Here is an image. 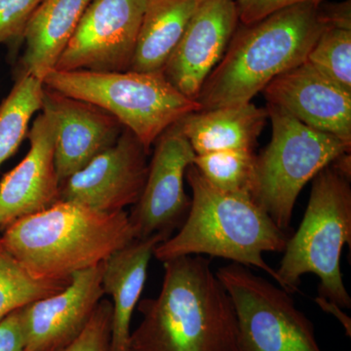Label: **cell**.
Returning a JSON list of instances; mask_svg holds the SVG:
<instances>
[{"label":"cell","mask_w":351,"mask_h":351,"mask_svg":"<svg viewBox=\"0 0 351 351\" xmlns=\"http://www.w3.org/2000/svg\"><path fill=\"white\" fill-rule=\"evenodd\" d=\"M43 108L52 114L56 124L55 162L61 186L112 147L125 129L103 108L45 86Z\"/></svg>","instance_id":"cell-16"},{"label":"cell","mask_w":351,"mask_h":351,"mask_svg":"<svg viewBox=\"0 0 351 351\" xmlns=\"http://www.w3.org/2000/svg\"><path fill=\"white\" fill-rule=\"evenodd\" d=\"M149 154L135 135L124 129L112 147L62 184L60 201L100 213L125 211L142 195Z\"/></svg>","instance_id":"cell-11"},{"label":"cell","mask_w":351,"mask_h":351,"mask_svg":"<svg viewBox=\"0 0 351 351\" xmlns=\"http://www.w3.org/2000/svg\"><path fill=\"white\" fill-rule=\"evenodd\" d=\"M269 113L252 103L200 110L179 122L195 154L244 149L254 151Z\"/></svg>","instance_id":"cell-19"},{"label":"cell","mask_w":351,"mask_h":351,"mask_svg":"<svg viewBox=\"0 0 351 351\" xmlns=\"http://www.w3.org/2000/svg\"><path fill=\"white\" fill-rule=\"evenodd\" d=\"M201 0H147L130 71H163Z\"/></svg>","instance_id":"cell-20"},{"label":"cell","mask_w":351,"mask_h":351,"mask_svg":"<svg viewBox=\"0 0 351 351\" xmlns=\"http://www.w3.org/2000/svg\"><path fill=\"white\" fill-rule=\"evenodd\" d=\"M272 137L256 158L252 199L280 230L289 233L295 201L304 186L343 154L351 144L315 130L267 105Z\"/></svg>","instance_id":"cell-7"},{"label":"cell","mask_w":351,"mask_h":351,"mask_svg":"<svg viewBox=\"0 0 351 351\" xmlns=\"http://www.w3.org/2000/svg\"><path fill=\"white\" fill-rule=\"evenodd\" d=\"M29 151L0 182V228L43 212L60 201L61 184L55 162L56 124L41 110L29 133Z\"/></svg>","instance_id":"cell-14"},{"label":"cell","mask_w":351,"mask_h":351,"mask_svg":"<svg viewBox=\"0 0 351 351\" xmlns=\"http://www.w3.org/2000/svg\"><path fill=\"white\" fill-rule=\"evenodd\" d=\"M154 145L144 189L129 214L136 239L156 234L169 239L176 228H181L191 209L184 177L196 154L179 122L164 131Z\"/></svg>","instance_id":"cell-10"},{"label":"cell","mask_w":351,"mask_h":351,"mask_svg":"<svg viewBox=\"0 0 351 351\" xmlns=\"http://www.w3.org/2000/svg\"><path fill=\"white\" fill-rule=\"evenodd\" d=\"M314 301H315L316 304L319 306L320 308L322 309L324 313L332 314V316H335V317L339 321L341 326L345 329L346 336L350 338L351 318L350 316H348V314L343 313V308H341L338 304L330 301V300L326 299V298L321 297V295L316 297Z\"/></svg>","instance_id":"cell-30"},{"label":"cell","mask_w":351,"mask_h":351,"mask_svg":"<svg viewBox=\"0 0 351 351\" xmlns=\"http://www.w3.org/2000/svg\"><path fill=\"white\" fill-rule=\"evenodd\" d=\"M186 175L193 191L188 217L177 234L156 247L154 257L162 263L184 256L225 258L257 267L278 283L276 270L263 260V254L283 252L289 233L251 197L215 188L193 164Z\"/></svg>","instance_id":"cell-4"},{"label":"cell","mask_w":351,"mask_h":351,"mask_svg":"<svg viewBox=\"0 0 351 351\" xmlns=\"http://www.w3.org/2000/svg\"><path fill=\"white\" fill-rule=\"evenodd\" d=\"M306 213L299 230L289 237L278 284L287 292H299L302 277L313 274L320 279L319 295L350 308L351 298L341 270L343 246L351 245L350 179L332 164L313 178Z\"/></svg>","instance_id":"cell-5"},{"label":"cell","mask_w":351,"mask_h":351,"mask_svg":"<svg viewBox=\"0 0 351 351\" xmlns=\"http://www.w3.org/2000/svg\"><path fill=\"white\" fill-rule=\"evenodd\" d=\"M163 263L160 292L138 302L142 320L127 351H239L234 307L211 260L184 256Z\"/></svg>","instance_id":"cell-1"},{"label":"cell","mask_w":351,"mask_h":351,"mask_svg":"<svg viewBox=\"0 0 351 351\" xmlns=\"http://www.w3.org/2000/svg\"><path fill=\"white\" fill-rule=\"evenodd\" d=\"M43 0H0V44L22 38L32 14Z\"/></svg>","instance_id":"cell-26"},{"label":"cell","mask_w":351,"mask_h":351,"mask_svg":"<svg viewBox=\"0 0 351 351\" xmlns=\"http://www.w3.org/2000/svg\"><path fill=\"white\" fill-rule=\"evenodd\" d=\"M43 91L40 80L20 75L0 105V166L17 151L32 117L43 108Z\"/></svg>","instance_id":"cell-21"},{"label":"cell","mask_w":351,"mask_h":351,"mask_svg":"<svg viewBox=\"0 0 351 351\" xmlns=\"http://www.w3.org/2000/svg\"><path fill=\"white\" fill-rule=\"evenodd\" d=\"M327 27L320 4L306 2L237 27L203 84L201 110L251 103L271 80L306 62Z\"/></svg>","instance_id":"cell-2"},{"label":"cell","mask_w":351,"mask_h":351,"mask_svg":"<svg viewBox=\"0 0 351 351\" xmlns=\"http://www.w3.org/2000/svg\"><path fill=\"white\" fill-rule=\"evenodd\" d=\"M147 0H92L57 71H130Z\"/></svg>","instance_id":"cell-9"},{"label":"cell","mask_w":351,"mask_h":351,"mask_svg":"<svg viewBox=\"0 0 351 351\" xmlns=\"http://www.w3.org/2000/svg\"><path fill=\"white\" fill-rule=\"evenodd\" d=\"M92 0H43L25 25L21 75L43 82L54 71Z\"/></svg>","instance_id":"cell-18"},{"label":"cell","mask_w":351,"mask_h":351,"mask_svg":"<svg viewBox=\"0 0 351 351\" xmlns=\"http://www.w3.org/2000/svg\"><path fill=\"white\" fill-rule=\"evenodd\" d=\"M306 61L351 93V29L327 27L311 48Z\"/></svg>","instance_id":"cell-24"},{"label":"cell","mask_w":351,"mask_h":351,"mask_svg":"<svg viewBox=\"0 0 351 351\" xmlns=\"http://www.w3.org/2000/svg\"><path fill=\"white\" fill-rule=\"evenodd\" d=\"M136 239L126 211L106 214L59 201L4 228L0 248L31 276L69 280Z\"/></svg>","instance_id":"cell-3"},{"label":"cell","mask_w":351,"mask_h":351,"mask_svg":"<svg viewBox=\"0 0 351 351\" xmlns=\"http://www.w3.org/2000/svg\"><path fill=\"white\" fill-rule=\"evenodd\" d=\"M69 281L36 278L0 248V320L21 307L63 290Z\"/></svg>","instance_id":"cell-23"},{"label":"cell","mask_w":351,"mask_h":351,"mask_svg":"<svg viewBox=\"0 0 351 351\" xmlns=\"http://www.w3.org/2000/svg\"><path fill=\"white\" fill-rule=\"evenodd\" d=\"M256 158L254 151L233 149L196 154L193 165L219 191L252 198Z\"/></svg>","instance_id":"cell-22"},{"label":"cell","mask_w":351,"mask_h":351,"mask_svg":"<svg viewBox=\"0 0 351 351\" xmlns=\"http://www.w3.org/2000/svg\"><path fill=\"white\" fill-rule=\"evenodd\" d=\"M168 239L162 234L136 239L104 263V294L112 297L110 351H127L134 311L140 302L154 250Z\"/></svg>","instance_id":"cell-17"},{"label":"cell","mask_w":351,"mask_h":351,"mask_svg":"<svg viewBox=\"0 0 351 351\" xmlns=\"http://www.w3.org/2000/svg\"><path fill=\"white\" fill-rule=\"evenodd\" d=\"M267 105L315 130L351 144V93L308 62L277 76L263 90Z\"/></svg>","instance_id":"cell-15"},{"label":"cell","mask_w":351,"mask_h":351,"mask_svg":"<svg viewBox=\"0 0 351 351\" xmlns=\"http://www.w3.org/2000/svg\"><path fill=\"white\" fill-rule=\"evenodd\" d=\"M325 0H235L239 22L242 25H250L263 20L270 14L295 5V4L311 3L321 4Z\"/></svg>","instance_id":"cell-27"},{"label":"cell","mask_w":351,"mask_h":351,"mask_svg":"<svg viewBox=\"0 0 351 351\" xmlns=\"http://www.w3.org/2000/svg\"><path fill=\"white\" fill-rule=\"evenodd\" d=\"M235 0H201L181 40L163 69L168 82L197 101L239 25Z\"/></svg>","instance_id":"cell-13"},{"label":"cell","mask_w":351,"mask_h":351,"mask_svg":"<svg viewBox=\"0 0 351 351\" xmlns=\"http://www.w3.org/2000/svg\"><path fill=\"white\" fill-rule=\"evenodd\" d=\"M21 308L0 320V351H27Z\"/></svg>","instance_id":"cell-28"},{"label":"cell","mask_w":351,"mask_h":351,"mask_svg":"<svg viewBox=\"0 0 351 351\" xmlns=\"http://www.w3.org/2000/svg\"><path fill=\"white\" fill-rule=\"evenodd\" d=\"M43 84L110 113L149 154L164 131L201 110L200 104L173 86L163 71L54 69L45 76Z\"/></svg>","instance_id":"cell-6"},{"label":"cell","mask_w":351,"mask_h":351,"mask_svg":"<svg viewBox=\"0 0 351 351\" xmlns=\"http://www.w3.org/2000/svg\"><path fill=\"white\" fill-rule=\"evenodd\" d=\"M112 306L101 299L86 327L63 351H110Z\"/></svg>","instance_id":"cell-25"},{"label":"cell","mask_w":351,"mask_h":351,"mask_svg":"<svg viewBox=\"0 0 351 351\" xmlns=\"http://www.w3.org/2000/svg\"><path fill=\"white\" fill-rule=\"evenodd\" d=\"M104 263L76 272L68 285L23 306L25 350L63 351L85 329L104 295Z\"/></svg>","instance_id":"cell-12"},{"label":"cell","mask_w":351,"mask_h":351,"mask_svg":"<svg viewBox=\"0 0 351 351\" xmlns=\"http://www.w3.org/2000/svg\"><path fill=\"white\" fill-rule=\"evenodd\" d=\"M321 12L324 16L328 27L351 29V1L345 0L339 3L320 4Z\"/></svg>","instance_id":"cell-29"},{"label":"cell","mask_w":351,"mask_h":351,"mask_svg":"<svg viewBox=\"0 0 351 351\" xmlns=\"http://www.w3.org/2000/svg\"><path fill=\"white\" fill-rule=\"evenodd\" d=\"M216 274L234 307L239 351H323L313 322L291 293L239 263L219 267Z\"/></svg>","instance_id":"cell-8"}]
</instances>
